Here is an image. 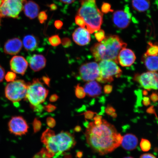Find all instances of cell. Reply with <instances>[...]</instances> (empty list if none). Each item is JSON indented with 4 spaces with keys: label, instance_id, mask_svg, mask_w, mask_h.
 <instances>
[{
    "label": "cell",
    "instance_id": "1",
    "mask_svg": "<svg viewBox=\"0 0 158 158\" xmlns=\"http://www.w3.org/2000/svg\"><path fill=\"white\" fill-rule=\"evenodd\" d=\"M86 142L95 152L104 155L112 152L121 145L123 137L118 133L114 126L106 120L95 124L90 122L85 133Z\"/></svg>",
    "mask_w": 158,
    "mask_h": 158
},
{
    "label": "cell",
    "instance_id": "2",
    "mask_svg": "<svg viewBox=\"0 0 158 158\" xmlns=\"http://www.w3.org/2000/svg\"><path fill=\"white\" fill-rule=\"evenodd\" d=\"M41 141L45 146L47 155L51 157L69 151L76 144L74 136L69 132L62 131L55 134L49 128L43 133Z\"/></svg>",
    "mask_w": 158,
    "mask_h": 158
},
{
    "label": "cell",
    "instance_id": "3",
    "mask_svg": "<svg viewBox=\"0 0 158 158\" xmlns=\"http://www.w3.org/2000/svg\"><path fill=\"white\" fill-rule=\"evenodd\" d=\"M127 45L118 35H109L106 36L101 42L93 45L90 51L96 62L112 60L118 64V54Z\"/></svg>",
    "mask_w": 158,
    "mask_h": 158
},
{
    "label": "cell",
    "instance_id": "4",
    "mask_svg": "<svg viewBox=\"0 0 158 158\" xmlns=\"http://www.w3.org/2000/svg\"><path fill=\"white\" fill-rule=\"evenodd\" d=\"M81 7L77 15L84 19L90 33L98 31L103 23V14L98 7L96 0H80Z\"/></svg>",
    "mask_w": 158,
    "mask_h": 158
},
{
    "label": "cell",
    "instance_id": "5",
    "mask_svg": "<svg viewBox=\"0 0 158 158\" xmlns=\"http://www.w3.org/2000/svg\"><path fill=\"white\" fill-rule=\"evenodd\" d=\"M27 90L25 100L30 102L31 108L43 103L48 96L49 91L44 87L39 79L35 78L27 83Z\"/></svg>",
    "mask_w": 158,
    "mask_h": 158
},
{
    "label": "cell",
    "instance_id": "6",
    "mask_svg": "<svg viewBox=\"0 0 158 158\" xmlns=\"http://www.w3.org/2000/svg\"><path fill=\"white\" fill-rule=\"evenodd\" d=\"M98 66L100 76L96 80L98 82L102 83H111L113 81L114 78L119 77L122 74L121 69L113 60L101 61Z\"/></svg>",
    "mask_w": 158,
    "mask_h": 158
},
{
    "label": "cell",
    "instance_id": "7",
    "mask_svg": "<svg viewBox=\"0 0 158 158\" xmlns=\"http://www.w3.org/2000/svg\"><path fill=\"white\" fill-rule=\"evenodd\" d=\"M27 90V83L22 80H15L9 82L6 86V98L13 103L18 102L25 99Z\"/></svg>",
    "mask_w": 158,
    "mask_h": 158
},
{
    "label": "cell",
    "instance_id": "8",
    "mask_svg": "<svg viewBox=\"0 0 158 158\" xmlns=\"http://www.w3.org/2000/svg\"><path fill=\"white\" fill-rule=\"evenodd\" d=\"M27 0H2L0 5V18L17 19Z\"/></svg>",
    "mask_w": 158,
    "mask_h": 158
},
{
    "label": "cell",
    "instance_id": "9",
    "mask_svg": "<svg viewBox=\"0 0 158 158\" xmlns=\"http://www.w3.org/2000/svg\"><path fill=\"white\" fill-rule=\"evenodd\" d=\"M134 79L145 89L158 90V73L148 72L141 74H136Z\"/></svg>",
    "mask_w": 158,
    "mask_h": 158
},
{
    "label": "cell",
    "instance_id": "10",
    "mask_svg": "<svg viewBox=\"0 0 158 158\" xmlns=\"http://www.w3.org/2000/svg\"><path fill=\"white\" fill-rule=\"evenodd\" d=\"M80 77L85 82L97 80L100 76L98 64L96 62H89L83 64L79 70Z\"/></svg>",
    "mask_w": 158,
    "mask_h": 158
},
{
    "label": "cell",
    "instance_id": "11",
    "mask_svg": "<svg viewBox=\"0 0 158 158\" xmlns=\"http://www.w3.org/2000/svg\"><path fill=\"white\" fill-rule=\"evenodd\" d=\"M10 133L15 136H21L25 135L29 129L27 122L22 116H13L8 123Z\"/></svg>",
    "mask_w": 158,
    "mask_h": 158
},
{
    "label": "cell",
    "instance_id": "12",
    "mask_svg": "<svg viewBox=\"0 0 158 158\" xmlns=\"http://www.w3.org/2000/svg\"><path fill=\"white\" fill-rule=\"evenodd\" d=\"M127 7L124 10H118L112 15L113 23L118 28L125 29L129 26L131 20V14Z\"/></svg>",
    "mask_w": 158,
    "mask_h": 158
},
{
    "label": "cell",
    "instance_id": "13",
    "mask_svg": "<svg viewBox=\"0 0 158 158\" xmlns=\"http://www.w3.org/2000/svg\"><path fill=\"white\" fill-rule=\"evenodd\" d=\"M28 63L24 57L21 56H15L10 61V66L12 72L23 76L28 67Z\"/></svg>",
    "mask_w": 158,
    "mask_h": 158
},
{
    "label": "cell",
    "instance_id": "14",
    "mask_svg": "<svg viewBox=\"0 0 158 158\" xmlns=\"http://www.w3.org/2000/svg\"><path fill=\"white\" fill-rule=\"evenodd\" d=\"M136 59L135 54L131 49L124 48L118 54V63L122 67H130L135 62Z\"/></svg>",
    "mask_w": 158,
    "mask_h": 158
},
{
    "label": "cell",
    "instance_id": "15",
    "mask_svg": "<svg viewBox=\"0 0 158 158\" xmlns=\"http://www.w3.org/2000/svg\"><path fill=\"white\" fill-rule=\"evenodd\" d=\"M73 40L80 46H85L91 40L90 33L85 28L79 27L75 30L72 35Z\"/></svg>",
    "mask_w": 158,
    "mask_h": 158
},
{
    "label": "cell",
    "instance_id": "16",
    "mask_svg": "<svg viewBox=\"0 0 158 158\" xmlns=\"http://www.w3.org/2000/svg\"><path fill=\"white\" fill-rule=\"evenodd\" d=\"M23 45L22 41L19 38L10 39L5 43L4 51L6 54L11 55H16L21 51Z\"/></svg>",
    "mask_w": 158,
    "mask_h": 158
},
{
    "label": "cell",
    "instance_id": "17",
    "mask_svg": "<svg viewBox=\"0 0 158 158\" xmlns=\"http://www.w3.org/2000/svg\"><path fill=\"white\" fill-rule=\"evenodd\" d=\"M30 67L34 72H39L44 68L46 64V59L42 55L34 54L27 57Z\"/></svg>",
    "mask_w": 158,
    "mask_h": 158
},
{
    "label": "cell",
    "instance_id": "18",
    "mask_svg": "<svg viewBox=\"0 0 158 158\" xmlns=\"http://www.w3.org/2000/svg\"><path fill=\"white\" fill-rule=\"evenodd\" d=\"M84 89L86 94L89 97H97L102 93L101 86L98 82L95 81L86 83L85 85Z\"/></svg>",
    "mask_w": 158,
    "mask_h": 158
},
{
    "label": "cell",
    "instance_id": "19",
    "mask_svg": "<svg viewBox=\"0 0 158 158\" xmlns=\"http://www.w3.org/2000/svg\"><path fill=\"white\" fill-rule=\"evenodd\" d=\"M39 5L34 1L29 0L23 5V10L25 15L31 19H34L39 15L40 10Z\"/></svg>",
    "mask_w": 158,
    "mask_h": 158
},
{
    "label": "cell",
    "instance_id": "20",
    "mask_svg": "<svg viewBox=\"0 0 158 158\" xmlns=\"http://www.w3.org/2000/svg\"><path fill=\"white\" fill-rule=\"evenodd\" d=\"M138 143L137 137L133 134L129 133L125 134L123 137L121 145L124 149L132 151L137 148Z\"/></svg>",
    "mask_w": 158,
    "mask_h": 158
},
{
    "label": "cell",
    "instance_id": "21",
    "mask_svg": "<svg viewBox=\"0 0 158 158\" xmlns=\"http://www.w3.org/2000/svg\"><path fill=\"white\" fill-rule=\"evenodd\" d=\"M23 44L26 51L32 52L38 47V39L34 35H27L23 37Z\"/></svg>",
    "mask_w": 158,
    "mask_h": 158
},
{
    "label": "cell",
    "instance_id": "22",
    "mask_svg": "<svg viewBox=\"0 0 158 158\" xmlns=\"http://www.w3.org/2000/svg\"><path fill=\"white\" fill-rule=\"evenodd\" d=\"M142 61L149 72L158 71V56H146L143 55Z\"/></svg>",
    "mask_w": 158,
    "mask_h": 158
},
{
    "label": "cell",
    "instance_id": "23",
    "mask_svg": "<svg viewBox=\"0 0 158 158\" xmlns=\"http://www.w3.org/2000/svg\"><path fill=\"white\" fill-rule=\"evenodd\" d=\"M132 7L139 12H144L150 8L151 6L150 0H132Z\"/></svg>",
    "mask_w": 158,
    "mask_h": 158
},
{
    "label": "cell",
    "instance_id": "24",
    "mask_svg": "<svg viewBox=\"0 0 158 158\" xmlns=\"http://www.w3.org/2000/svg\"><path fill=\"white\" fill-rule=\"evenodd\" d=\"M144 55L146 56H158V43H148L147 51Z\"/></svg>",
    "mask_w": 158,
    "mask_h": 158
},
{
    "label": "cell",
    "instance_id": "25",
    "mask_svg": "<svg viewBox=\"0 0 158 158\" xmlns=\"http://www.w3.org/2000/svg\"><path fill=\"white\" fill-rule=\"evenodd\" d=\"M75 93L76 96L78 98H83L86 95L84 88L80 84H78L75 87Z\"/></svg>",
    "mask_w": 158,
    "mask_h": 158
},
{
    "label": "cell",
    "instance_id": "26",
    "mask_svg": "<svg viewBox=\"0 0 158 158\" xmlns=\"http://www.w3.org/2000/svg\"><path fill=\"white\" fill-rule=\"evenodd\" d=\"M140 147L143 152L149 151L151 147V144L149 140L142 138L140 144Z\"/></svg>",
    "mask_w": 158,
    "mask_h": 158
},
{
    "label": "cell",
    "instance_id": "27",
    "mask_svg": "<svg viewBox=\"0 0 158 158\" xmlns=\"http://www.w3.org/2000/svg\"><path fill=\"white\" fill-rule=\"evenodd\" d=\"M49 43L53 47H57L61 44V40L58 35H54L49 37Z\"/></svg>",
    "mask_w": 158,
    "mask_h": 158
},
{
    "label": "cell",
    "instance_id": "28",
    "mask_svg": "<svg viewBox=\"0 0 158 158\" xmlns=\"http://www.w3.org/2000/svg\"><path fill=\"white\" fill-rule=\"evenodd\" d=\"M95 37L98 42H101L106 37L105 33L103 30L100 29L96 31Z\"/></svg>",
    "mask_w": 158,
    "mask_h": 158
},
{
    "label": "cell",
    "instance_id": "29",
    "mask_svg": "<svg viewBox=\"0 0 158 158\" xmlns=\"http://www.w3.org/2000/svg\"><path fill=\"white\" fill-rule=\"evenodd\" d=\"M5 78L7 82H12L16 79V74L13 72H9L6 74Z\"/></svg>",
    "mask_w": 158,
    "mask_h": 158
},
{
    "label": "cell",
    "instance_id": "30",
    "mask_svg": "<svg viewBox=\"0 0 158 158\" xmlns=\"http://www.w3.org/2000/svg\"><path fill=\"white\" fill-rule=\"evenodd\" d=\"M32 158H51L47 155L46 150L43 148L38 153L35 154Z\"/></svg>",
    "mask_w": 158,
    "mask_h": 158
},
{
    "label": "cell",
    "instance_id": "31",
    "mask_svg": "<svg viewBox=\"0 0 158 158\" xmlns=\"http://www.w3.org/2000/svg\"><path fill=\"white\" fill-rule=\"evenodd\" d=\"M113 11L111 9V6L110 3L106 2L102 3L101 7V11L102 13L107 14Z\"/></svg>",
    "mask_w": 158,
    "mask_h": 158
},
{
    "label": "cell",
    "instance_id": "32",
    "mask_svg": "<svg viewBox=\"0 0 158 158\" xmlns=\"http://www.w3.org/2000/svg\"><path fill=\"white\" fill-rule=\"evenodd\" d=\"M75 23L76 24L82 28H85V23L82 18L80 15H77L75 17Z\"/></svg>",
    "mask_w": 158,
    "mask_h": 158
},
{
    "label": "cell",
    "instance_id": "33",
    "mask_svg": "<svg viewBox=\"0 0 158 158\" xmlns=\"http://www.w3.org/2000/svg\"><path fill=\"white\" fill-rule=\"evenodd\" d=\"M33 126L35 133H36L40 129L41 126V122L37 118H35L33 121Z\"/></svg>",
    "mask_w": 158,
    "mask_h": 158
},
{
    "label": "cell",
    "instance_id": "34",
    "mask_svg": "<svg viewBox=\"0 0 158 158\" xmlns=\"http://www.w3.org/2000/svg\"><path fill=\"white\" fill-rule=\"evenodd\" d=\"M47 15L46 13V12L45 11H41L38 15V19L41 24L45 23V22L46 21L47 19Z\"/></svg>",
    "mask_w": 158,
    "mask_h": 158
},
{
    "label": "cell",
    "instance_id": "35",
    "mask_svg": "<svg viewBox=\"0 0 158 158\" xmlns=\"http://www.w3.org/2000/svg\"><path fill=\"white\" fill-rule=\"evenodd\" d=\"M106 114L112 116V117L116 118L117 116L115 110L111 106H108L106 109Z\"/></svg>",
    "mask_w": 158,
    "mask_h": 158
},
{
    "label": "cell",
    "instance_id": "36",
    "mask_svg": "<svg viewBox=\"0 0 158 158\" xmlns=\"http://www.w3.org/2000/svg\"><path fill=\"white\" fill-rule=\"evenodd\" d=\"M61 43H62L63 46L65 48H68L72 45V41L69 38H67V37L63 38L61 40Z\"/></svg>",
    "mask_w": 158,
    "mask_h": 158
},
{
    "label": "cell",
    "instance_id": "37",
    "mask_svg": "<svg viewBox=\"0 0 158 158\" xmlns=\"http://www.w3.org/2000/svg\"><path fill=\"white\" fill-rule=\"evenodd\" d=\"M47 123L49 127L53 128L56 125V121L53 118L49 117L47 118Z\"/></svg>",
    "mask_w": 158,
    "mask_h": 158
},
{
    "label": "cell",
    "instance_id": "38",
    "mask_svg": "<svg viewBox=\"0 0 158 158\" xmlns=\"http://www.w3.org/2000/svg\"><path fill=\"white\" fill-rule=\"evenodd\" d=\"M56 108V106L51 104H49L44 107V109L48 112H51L54 111Z\"/></svg>",
    "mask_w": 158,
    "mask_h": 158
},
{
    "label": "cell",
    "instance_id": "39",
    "mask_svg": "<svg viewBox=\"0 0 158 158\" xmlns=\"http://www.w3.org/2000/svg\"><path fill=\"white\" fill-rule=\"evenodd\" d=\"M96 114L93 112L88 111L85 112L83 114H84L85 118L87 119H91L94 118V114Z\"/></svg>",
    "mask_w": 158,
    "mask_h": 158
},
{
    "label": "cell",
    "instance_id": "40",
    "mask_svg": "<svg viewBox=\"0 0 158 158\" xmlns=\"http://www.w3.org/2000/svg\"><path fill=\"white\" fill-rule=\"evenodd\" d=\"M5 69L0 65V83L2 82L5 78Z\"/></svg>",
    "mask_w": 158,
    "mask_h": 158
},
{
    "label": "cell",
    "instance_id": "41",
    "mask_svg": "<svg viewBox=\"0 0 158 158\" xmlns=\"http://www.w3.org/2000/svg\"><path fill=\"white\" fill-rule=\"evenodd\" d=\"M112 90V86L110 85H107L105 86L104 91L106 94H109L111 92Z\"/></svg>",
    "mask_w": 158,
    "mask_h": 158
},
{
    "label": "cell",
    "instance_id": "42",
    "mask_svg": "<svg viewBox=\"0 0 158 158\" xmlns=\"http://www.w3.org/2000/svg\"><path fill=\"white\" fill-rule=\"evenodd\" d=\"M54 25L56 29H60L63 27V23L60 20H56L55 22Z\"/></svg>",
    "mask_w": 158,
    "mask_h": 158
},
{
    "label": "cell",
    "instance_id": "43",
    "mask_svg": "<svg viewBox=\"0 0 158 158\" xmlns=\"http://www.w3.org/2000/svg\"><path fill=\"white\" fill-rule=\"evenodd\" d=\"M42 80L44 83L48 86H49L50 85V79L49 78L48 76H44L42 78Z\"/></svg>",
    "mask_w": 158,
    "mask_h": 158
},
{
    "label": "cell",
    "instance_id": "44",
    "mask_svg": "<svg viewBox=\"0 0 158 158\" xmlns=\"http://www.w3.org/2000/svg\"><path fill=\"white\" fill-rule=\"evenodd\" d=\"M140 158H156L155 156L151 153H145L141 155Z\"/></svg>",
    "mask_w": 158,
    "mask_h": 158
},
{
    "label": "cell",
    "instance_id": "45",
    "mask_svg": "<svg viewBox=\"0 0 158 158\" xmlns=\"http://www.w3.org/2000/svg\"><path fill=\"white\" fill-rule=\"evenodd\" d=\"M59 96L56 94L52 95L49 98V101L51 102H56L58 99Z\"/></svg>",
    "mask_w": 158,
    "mask_h": 158
},
{
    "label": "cell",
    "instance_id": "46",
    "mask_svg": "<svg viewBox=\"0 0 158 158\" xmlns=\"http://www.w3.org/2000/svg\"><path fill=\"white\" fill-rule=\"evenodd\" d=\"M151 100L153 102H156L158 100V94L155 93L152 94L151 96Z\"/></svg>",
    "mask_w": 158,
    "mask_h": 158
},
{
    "label": "cell",
    "instance_id": "47",
    "mask_svg": "<svg viewBox=\"0 0 158 158\" xmlns=\"http://www.w3.org/2000/svg\"><path fill=\"white\" fill-rule=\"evenodd\" d=\"M63 3L66 4H70L74 2L76 0H60Z\"/></svg>",
    "mask_w": 158,
    "mask_h": 158
},
{
    "label": "cell",
    "instance_id": "48",
    "mask_svg": "<svg viewBox=\"0 0 158 158\" xmlns=\"http://www.w3.org/2000/svg\"><path fill=\"white\" fill-rule=\"evenodd\" d=\"M48 6L50 8L51 11L56 10L57 9V6L54 3L51 4L49 5Z\"/></svg>",
    "mask_w": 158,
    "mask_h": 158
},
{
    "label": "cell",
    "instance_id": "49",
    "mask_svg": "<svg viewBox=\"0 0 158 158\" xmlns=\"http://www.w3.org/2000/svg\"><path fill=\"white\" fill-rule=\"evenodd\" d=\"M144 102L143 104L145 106H148V105L150 104V102L149 101V98H144Z\"/></svg>",
    "mask_w": 158,
    "mask_h": 158
},
{
    "label": "cell",
    "instance_id": "50",
    "mask_svg": "<svg viewBox=\"0 0 158 158\" xmlns=\"http://www.w3.org/2000/svg\"><path fill=\"white\" fill-rule=\"evenodd\" d=\"M81 128L80 126H76V128H75V130H76V131L79 132L80 131Z\"/></svg>",
    "mask_w": 158,
    "mask_h": 158
},
{
    "label": "cell",
    "instance_id": "51",
    "mask_svg": "<svg viewBox=\"0 0 158 158\" xmlns=\"http://www.w3.org/2000/svg\"><path fill=\"white\" fill-rule=\"evenodd\" d=\"M82 154L81 152H79L77 154V157L78 158L81 157L82 156Z\"/></svg>",
    "mask_w": 158,
    "mask_h": 158
},
{
    "label": "cell",
    "instance_id": "52",
    "mask_svg": "<svg viewBox=\"0 0 158 158\" xmlns=\"http://www.w3.org/2000/svg\"><path fill=\"white\" fill-rule=\"evenodd\" d=\"M124 158H134L133 157H131V156H129V157H125Z\"/></svg>",
    "mask_w": 158,
    "mask_h": 158
},
{
    "label": "cell",
    "instance_id": "53",
    "mask_svg": "<svg viewBox=\"0 0 158 158\" xmlns=\"http://www.w3.org/2000/svg\"><path fill=\"white\" fill-rule=\"evenodd\" d=\"M1 18H0V26H1Z\"/></svg>",
    "mask_w": 158,
    "mask_h": 158
},
{
    "label": "cell",
    "instance_id": "54",
    "mask_svg": "<svg viewBox=\"0 0 158 158\" xmlns=\"http://www.w3.org/2000/svg\"><path fill=\"white\" fill-rule=\"evenodd\" d=\"M2 0H0V5H1L2 2Z\"/></svg>",
    "mask_w": 158,
    "mask_h": 158
}]
</instances>
